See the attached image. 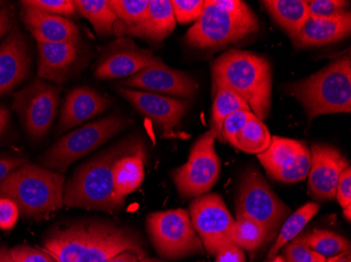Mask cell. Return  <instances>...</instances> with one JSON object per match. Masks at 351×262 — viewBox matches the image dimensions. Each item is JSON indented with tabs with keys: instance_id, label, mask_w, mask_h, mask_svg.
<instances>
[{
	"instance_id": "obj_1",
	"label": "cell",
	"mask_w": 351,
	"mask_h": 262,
	"mask_svg": "<svg viewBox=\"0 0 351 262\" xmlns=\"http://www.w3.org/2000/svg\"><path fill=\"white\" fill-rule=\"evenodd\" d=\"M57 262H108L125 251L145 255L135 232L102 220H77L59 226L45 240Z\"/></svg>"
},
{
	"instance_id": "obj_2",
	"label": "cell",
	"mask_w": 351,
	"mask_h": 262,
	"mask_svg": "<svg viewBox=\"0 0 351 262\" xmlns=\"http://www.w3.org/2000/svg\"><path fill=\"white\" fill-rule=\"evenodd\" d=\"M213 86L232 90L263 122L271 104V68L267 59L247 51L230 50L219 57L212 68Z\"/></svg>"
},
{
	"instance_id": "obj_3",
	"label": "cell",
	"mask_w": 351,
	"mask_h": 262,
	"mask_svg": "<svg viewBox=\"0 0 351 262\" xmlns=\"http://www.w3.org/2000/svg\"><path fill=\"white\" fill-rule=\"evenodd\" d=\"M140 142L132 140L116 144L79 167L63 192V205L71 208L114 211L121 208L125 198L114 185L116 159L137 148Z\"/></svg>"
},
{
	"instance_id": "obj_4",
	"label": "cell",
	"mask_w": 351,
	"mask_h": 262,
	"mask_svg": "<svg viewBox=\"0 0 351 262\" xmlns=\"http://www.w3.org/2000/svg\"><path fill=\"white\" fill-rule=\"evenodd\" d=\"M260 29L257 16L240 0H207L200 18L185 35L187 44L201 50L239 42Z\"/></svg>"
},
{
	"instance_id": "obj_5",
	"label": "cell",
	"mask_w": 351,
	"mask_h": 262,
	"mask_svg": "<svg viewBox=\"0 0 351 262\" xmlns=\"http://www.w3.org/2000/svg\"><path fill=\"white\" fill-rule=\"evenodd\" d=\"M289 90L309 121L322 114H350V56L337 59L313 76L293 82Z\"/></svg>"
},
{
	"instance_id": "obj_6",
	"label": "cell",
	"mask_w": 351,
	"mask_h": 262,
	"mask_svg": "<svg viewBox=\"0 0 351 262\" xmlns=\"http://www.w3.org/2000/svg\"><path fill=\"white\" fill-rule=\"evenodd\" d=\"M63 185L61 173L23 163L0 183V196L13 200L23 215L38 218L62 208Z\"/></svg>"
},
{
	"instance_id": "obj_7",
	"label": "cell",
	"mask_w": 351,
	"mask_h": 262,
	"mask_svg": "<svg viewBox=\"0 0 351 262\" xmlns=\"http://www.w3.org/2000/svg\"><path fill=\"white\" fill-rule=\"evenodd\" d=\"M128 120L117 114L86 124L61 137L45 151L40 159L43 168L62 174L77 159L97 149L115 137L125 126Z\"/></svg>"
},
{
	"instance_id": "obj_8",
	"label": "cell",
	"mask_w": 351,
	"mask_h": 262,
	"mask_svg": "<svg viewBox=\"0 0 351 262\" xmlns=\"http://www.w3.org/2000/svg\"><path fill=\"white\" fill-rule=\"evenodd\" d=\"M237 216L257 222L273 237L291 213L279 196L270 188L261 173L250 169L242 176L236 200Z\"/></svg>"
},
{
	"instance_id": "obj_9",
	"label": "cell",
	"mask_w": 351,
	"mask_h": 262,
	"mask_svg": "<svg viewBox=\"0 0 351 262\" xmlns=\"http://www.w3.org/2000/svg\"><path fill=\"white\" fill-rule=\"evenodd\" d=\"M147 232L158 253L169 259L204 253V246L183 209L161 211L147 216Z\"/></svg>"
},
{
	"instance_id": "obj_10",
	"label": "cell",
	"mask_w": 351,
	"mask_h": 262,
	"mask_svg": "<svg viewBox=\"0 0 351 262\" xmlns=\"http://www.w3.org/2000/svg\"><path fill=\"white\" fill-rule=\"evenodd\" d=\"M215 141L216 137L210 130L201 135L193 145L186 163L171 174L182 198H198L206 194L218 182L221 163L215 149Z\"/></svg>"
},
{
	"instance_id": "obj_11",
	"label": "cell",
	"mask_w": 351,
	"mask_h": 262,
	"mask_svg": "<svg viewBox=\"0 0 351 262\" xmlns=\"http://www.w3.org/2000/svg\"><path fill=\"white\" fill-rule=\"evenodd\" d=\"M189 218L194 230L210 255L232 241L234 220L226 202L217 193H207L195 198L189 208Z\"/></svg>"
},
{
	"instance_id": "obj_12",
	"label": "cell",
	"mask_w": 351,
	"mask_h": 262,
	"mask_svg": "<svg viewBox=\"0 0 351 262\" xmlns=\"http://www.w3.org/2000/svg\"><path fill=\"white\" fill-rule=\"evenodd\" d=\"M60 88L41 79L16 92L13 108L33 139L45 137L56 117Z\"/></svg>"
},
{
	"instance_id": "obj_13",
	"label": "cell",
	"mask_w": 351,
	"mask_h": 262,
	"mask_svg": "<svg viewBox=\"0 0 351 262\" xmlns=\"http://www.w3.org/2000/svg\"><path fill=\"white\" fill-rule=\"evenodd\" d=\"M267 175L283 183H299L308 176L311 151L305 142L273 137L269 147L257 155Z\"/></svg>"
},
{
	"instance_id": "obj_14",
	"label": "cell",
	"mask_w": 351,
	"mask_h": 262,
	"mask_svg": "<svg viewBox=\"0 0 351 262\" xmlns=\"http://www.w3.org/2000/svg\"><path fill=\"white\" fill-rule=\"evenodd\" d=\"M117 92L141 116L159 128L165 137H178L181 121L189 108V101L122 86L117 88Z\"/></svg>"
},
{
	"instance_id": "obj_15",
	"label": "cell",
	"mask_w": 351,
	"mask_h": 262,
	"mask_svg": "<svg viewBox=\"0 0 351 262\" xmlns=\"http://www.w3.org/2000/svg\"><path fill=\"white\" fill-rule=\"evenodd\" d=\"M120 86L140 92L187 100L198 92V83L186 73L169 68L162 61L121 81Z\"/></svg>"
},
{
	"instance_id": "obj_16",
	"label": "cell",
	"mask_w": 351,
	"mask_h": 262,
	"mask_svg": "<svg viewBox=\"0 0 351 262\" xmlns=\"http://www.w3.org/2000/svg\"><path fill=\"white\" fill-rule=\"evenodd\" d=\"M309 151V192L317 200H335L341 173L350 167L348 159L338 149L324 144H313Z\"/></svg>"
},
{
	"instance_id": "obj_17",
	"label": "cell",
	"mask_w": 351,
	"mask_h": 262,
	"mask_svg": "<svg viewBox=\"0 0 351 262\" xmlns=\"http://www.w3.org/2000/svg\"><path fill=\"white\" fill-rule=\"evenodd\" d=\"M160 61L152 51L140 49L131 39H119L104 53L94 75L100 80L125 78Z\"/></svg>"
},
{
	"instance_id": "obj_18",
	"label": "cell",
	"mask_w": 351,
	"mask_h": 262,
	"mask_svg": "<svg viewBox=\"0 0 351 262\" xmlns=\"http://www.w3.org/2000/svg\"><path fill=\"white\" fill-rule=\"evenodd\" d=\"M21 3L23 5L21 19L37 42L78 43L80 40L78 27L70 19L62 16L51 15Z\"/></svg>"
},
{
	"instance_id": "obj_19",
	"label": "cell",
	"mask_w": 351,
	"mask_h": 262,
	"mask_svg": "<svg viewBox=\"0 0 351 262\" xmlns=\"http://www.w3.org/2000/svg\"><path fill=\"white\" fill-rule=\"evenodd\" d=\"M29 64L25 37L19 29H12L0 44V96L11 92L25 80Z\"/></svg>"
},
{
	"instance_id": "obj_20",
	"label": "cell",
	"mask_w": 351,
	"mask_h": 262,
	"mask_svg": "<svg viewBox=\"0 0 351 262\" xmlns=\"http://www.w3.org/2000/svg\"><path fill=\"white\" fill-rule=\"evenodd\" d=\"M110 101L96 90L80 86L66 94L61 109L57 133H61L80 125L108 109Z\"/></svg>"
},
{
	"instance_id": "obj_21",
	"label": "cell",
	"mask_w": 351,
	"mask_h": 262,
	"mask_svg": "<svg viewBox=\"0 0 351 262\" xmlns=\"http://www.w3.org/2000/svg\"><path fill=\"white\" fill-rule=\"evenodd\" d=\"M350 31L351 13L349 11L328 18L309 17L293 44L298 47L330 44L346 38Z\"/></svg>"
},
{
	"instance_id": "obj_22",
	"label": "cell",
	"mask_w": 351,
	"mask_h": 262,
	"mask_svg": "<svg viewBox=\"0 0 351 262\" xmlns=\"http://www.w3.org/2000/svg\"><path fill=\"white\" fill-rule=\"evenodd\" d=\"M38 43V76L61 84L78 57L77 43Z\"/></svg>"
},
{
	"instance_id": "obj_23",
	"label": "cell",
	"mask_w": 351,
	"mask_h": 262,
	"mask_svg": "<svg viewBox=\"0 0 351 262\" xmlns=\"http://www.w3.org/2000/svg\"><path fill=\"white\" fill-rule=\"evenodd\" d=\"M113 175L116 191L122 198L141 186L145 179V147L142 144L116 159Z\"/></svg>"
},
{
	"instance_id": "obj_24",
	"label": "cell",
	"mask_w": 351,
	"mask_h": 262,
	"mask_svg": "<svg viewBox=\"0 0 351 262\" xmlns=\"http://www.w3.org/2000/svg\"><path fill=\"white\" fill-rule=\"evenodd\" d=\"M265 9L274 21L295 41L309 18V10L305 0H263Z\"/></svg>"
},
{
	"instance_id": "obj_25",
	"label": "cell",
	"mask_w": 351,
	"mask_h": 262,
	"mask_svg": "<svg viewBox=\"0 0 351 262\" xmlns=\"http://www.w3.org/2000/svg\"><path fill=\"white\" fill-rule=\"evenodd\" d=\"M175 27L176 19L171 0H151L137 37L152 42H161L173 33Z\"/></svg>"
},
{
	"instance_id": "obj_26",
	"label": "cell",
	"mask_w": 351,
	"mask_h": 262,
	"mask_svg": "<svg viewBox=\"0 0 351 262\" xmlns=\"http://www.w3.org/2000/svg\"><path fill=\"white\" fill-rule=\"evenodd\" d=\"M75 9L88 19L99 36L113 34L114 25L118 21L115 12L108 0H75Z\"/></svg>"
},
{
	"instance_id": "obj_27",
	"label": "cell",
	"mask_w": 351,
	"mask_h": 262,
	"mask_svg": "<svg viewBox=\"0 0 351 262\" xmlns=\"http://www.w3.org/2000/svg\"><path fill=\"white\" fill-rule=\"evenodd\" d=\"M320 208L321 207L315 202H306V204L300 207L289 218H286L285 222L282 224L281 228H280V232L278 234L275 244L268 252L267 260L275 258L278 255V252L282 248L285 247L289 241L298 237L299 234L303 231V228L311 222V218L319 212Z\"/></svg>"
},
{
	"instance_id": "obj_28",
	"label": "cell",
	"mask_w": 351,
	"mask_h": 262,
	"mask_svg": "<svg viewBox=\"0 0 351 262\" xmlns=\"http://www.w3.org/2000/svg\"><path fill=\"white\" fill-rule=\"evenodd\" d=\"M214 92L215 100L213 104L210 131L216 139H220L223 122L234 112L239 110H250V108L242 98L228 88H216Z\"/></svg>"
},
{
	"instance_id": "obj_29",
	"label": "cell",
	"mask_w": 351,
	"mask_h": 262,
	"mask_svg": "<svg viewBox=\"0 0 351 262\" xmlns=\"http://www.w3.org/2000/svg\"><path fill=\"white\" fill-rule=\"evenodd\" d=\"M307 247L323 257L332 258L340 254L350 253V241L335 232L315 230L298 236Z\"/></svg>"
},
{
	"instance_id": "obj_30",
	"label": "cell",
	"mask_w": 351,
	"mask_h": 262,
	"mask_svg": "<svg viewBox=\"0 0 351 262\" xmlns=\"http://www.w3.org/2000/svg\"><path fill=\"white\" fill-rule=\"evenodd\" d=\"M271 135L263 122L257 117L248 121L234 139L236 148L250 155H260L269 147Z\"/></svg>"
},
{
	"instance_id": "obj_31",
	"label": "cell",
	"mask_w": 351,
	"mask_h": 262,
	"mask_svg": "<svg viewBox=\"0 0 351 262\" xmlns=\"http://www.w3.org/2000/svg\"><path fill=\"white\" fill-rule=\"evenodd\" d=\"M149 0H110V7L115 12L118 21L125 23V33L137 37L147 16Z\"/></svg>"
},
{
	"instance_id": "obj_32",
	"label": "cell",
	"mask_w": 351,
	"mask_h": 262,
	"mask_svg": "<svg viewBox=\"0 0 351 262\" xmlns=\"http://www.w3.org/2000/svg\"><path fill=\"white\" fill-rule=\"evenodd\" d=\"M266 239L265 231L257 222L245 216H237L232 231V241L236 246L242 250L254 251Z\"/></svg>"
},
{
	"instance_id": "obj_33",
	"label": "cell",
	"mask_w": 351,
	"mask_h": 262,
	"mask_svg": "<svg viewBox=\"0 0 351 262\" xmlns=\"http://www.w3.org/2000/svg\"><path fill=\"white\" fill-rule=\"evenodd\" d=\"M176 23L181 25L197 21L202 15L204 0H171Z\"/></svg>"
},
{
	"instance_id": "obj_34",
	"label": "cell",
	"mask_w": 351,
	"mask_h": 262,
	"mask_svg": "<svg viewBox=\"0 0 351 262\" xmlns=\"http://www.w3.org/2000/svg\"><path fill=\"white\" fill-rule=\"evenodd\" d=\"M349 1L344 0H311L307 1L309 17L313 18H328L346 12Z\"/></svg>"
},
{
	"instance_id": "obj_35",
	"label": "cell",
	"mask_w": 351,
	"mask_h": 262,
	"mask_svg": "<svg viewBox=\"0 0 351 262\" xmlns=\"http://www.w3.org/2000/svg\"><path fill=\"white\" fill-rule=\"evenodd\" d=\"M21 3L38 11L51 15L62 16L66 18L74 15L76 12L73 0H27Z\"/></svg>"
},
{
	"instance_id": "obj_36",
	"label": "cell",
	"mask_w": 351,
	"mask_h": 262,
	"mask_svg": "<svg viewBox=\"0 0 351 262\" xmlns=\"http://www.w3.org/2000/svg\"><path fill=\"white\" fill-rule=\"evenodd\" d=\"M256 118L250 110H239L230 114V117L223 122L222 130H221L220 139L228 142L234 146V139L239 131L244 127L250 120Z\"/></svg>"
},
{
	"instance_id": "obj_37",
	"label": "cell",
	"mask_w": 351,
	"mask_h": 262,
	"mask_svg": "<svg viewBox=\"0 0 351 262\" xmlns=\"http://www.w3.org/2000/svg\"><path fill=\"white\" fill-rule=\"evenodd\" d=\"M315 255L304 242L295 237L286 246L283 257L286 262H313Z\"/></svg>"
},
{
	"instance_id": "obj_38",
	"label": "cell",
	"mask_w": 351,
	"mask_h": 262,
	"mask_svg": "<svg viewBox=\"0 0 351 262\" xmlns=\"http://www.w3.org/2000/svg\"><path fill=\"white\" fill-rule=\"evenodd\" d=\"M10 254L15 262H57L47 252L40 251L29 246H19L10 249Z\"/></svg>"
},
{
	"instance_id": "obj_39",
	"label": "cell",
	"mask_w": 351,
	"mask_h": 262,
	"mask_svg": "<svg viewBox=\"0 0 351 262\" xmlns=\"http://www.w3.org/2000/svg\"><path fill=\"white\" fill-rule=\"evenodd\" d=\"M19 206L10 198H0V228L11 230L19 216Z\"/></svg>"
},
{
	"instance_id": "obj_40",
	"label": "cell",
	"mask_w": 351,
	"mask_h": 262,
	"mask_svg": "<svg viewBox=\"0 0 351 262\" xmlns=\"http://www.w3.org/2000/svg\"><path fill=\"white\" fill-rule=\"evenodd\" d=\"M336 198L343 209L351 207V169H345L341 173L337 186Z\"/></svg>"
},
{
	"instance_id": "obj_41",
	"label": "cell",
	"mask_w": 351,
	"mask_h": 262,
	"mask_svg": "<svg viewBox=\"0 0 351 262\" xmlns=\"http://www.w3.org/2000/svg\"><path fill=\"white\" fill-rule=\"evenodd\" d=\"M245 254L241 248L234 244H226L219 250L216 255V262H245Z\"/></svg>"
},
{
	"instance_id": "obj_42",
	"label": "cell",
	"mask_w": 351,
	"mask_h": 262,
	"mask_svg": "<svg viewBox=\"0 0 351 262\" xmlns=\"http://www.w3.org/2000/svg\"><path fill=\"white\" fill-rule=\"evenodd\" d=\"M25 163V161L21 159H13V157H8V159H0V183L3 179L13 172L15 169L21 167Z\"/></svg>"
},
{
	"instance_id": "obj_43",
	"label": "cell",
	"mask_w": 351,
	"mask_h": 262,
	"mask_svg": "<svg viewBox=\"0 0 351 262\" xmlns=\"http://www.w3.org/2000/svg\"><path fill=\"white\" fill-rule=\"evenodd\" d=\"M13 13L9 7L0 9V38L5 36L13 27Z\"/></svg>"
},
{
	"instance_id": "obj_44",
	"label": "cell",
	"mask_w": 351,
	"mask_h": 262,
	"mask_svg": "<svg viewBox=\"0 0 351 262\" xmlns=\"http://www.w3.org/2000/svg\"><path fill=\"white\" fill-rule=\"evenodd\" d=\"M140 256L134 251H125L110 258L108 262H139Z\"/></svg>"
},
{
	"instance_id": "obj_45",
	"label": "cell",
	"mask_w": 351,
	"mask_h": 262,
	"mask_svg": "<svg viewBox=\"0 0 351 262\" xmlns=\"http://www.w3.org/2000/svg\"><path fill=\"white\" fill-rule=\"evenodd\" d=\"M9 118V112L5 107L0 106V137L3 135L5 128H7Z\"/></svg>"
},
{
	"instance_id": "obj_46",
	"label": "cell",
	"mask_w": 351,
	"mask_h": 262,
	"mask_svg": "<svg viewBox=\"0 0 351 262\" xmlns=\"http://www.w3.org/2000/svg\"><path fill=\"white\" fill-rule=\"evenodd\" d=\"M0 262H15L7 248L0 247Z\"/></svg>"
},
{
	"instance_id": "obj_47",
	"label": "cell",
	"mask_w": 351,
	"mask_h": 262,
	"mask_svg": "<svg viewBox=\"0 0 351 262\" xmlns=\"http://www.w3.org/2000/svg\"><path fill=\"white\" fill-rule=\"evenodd\" d=\"M333 262H351L350 253L340 254Z\"/></svg>"
},
{
	"instance_id": "obj_48",
	"label": "cell",
	"mask_w": 351,
	"mask_h": 262,
	"mask_svg": "<svg viewBox=\"0 0 351 262\" xmlns=\"http://www.w3.org/2000/svg\"><path fill=\"white\" fill-rule=\"evenodd\" d=\"M344 216L346 218V220L348 222H350L351 220V207H348V208L344 209Z\"/></svg>"
},
{
	"instance_id": "obj_49",
	"label": "cell",
	"mask_w": 351,
	"mask_h": 262,
	"mask_svg": "<svg viewBox=\"0 0 351 262\" xmlns=\"http://www.w3.org/2000/svg\"><path fill=\"white\" fill-rule=\"evenodd\" d=\"M266 262H286L285 259H284L283 256H276L275 258H273L271 260H267Z\"/></svg>"
},
{
	"instance_id": "obj_50",
	"label": "cell",
	"mask_w": 351,
	"mask_h": 262,
	"mask_svg": "<svg viewBox=\"0 0 351 262\" xmlns=\"http://www.w3.org/2000/svg\"><path fill=\"white\" fill-rule=\"evenodd\" d=\"M313 262H326V258L323 257V256L319 255V254H317Z\"/></svg>"
},
{
	"instance_id": "obj_51",
	"label": "cell",
	"mask_w": 351,
	"mask_h": 262,
	"mask_svg": "<svg viewBox=\"0 0 351 262\" xmlns=\"http://www.w3.org/2000/svg\"><path fill=\"white\" fill-rule=\"evenodd\" d=\"M140 262H158L157 260L151 259V258H147V259H143Z\"/></svg>"
},
{
	"instance_id": "obj_52",
	"label": "cell",
	"mask_w": 351,
	"mask_h": 262,
	"mask_svg": "<svg viewBox=\"0 0 351 262\" xmlns=\"http://www.w3.org/2000/svg\"><path fill=\"white\" fill-rule=\"evenodd\" d=\"M336 258H337V256H336V257L328 258V259H326V262H333V261H335V259H336Z\"/></svg>"
},
{
	"instance_id": "obj_53",
	"label": "cell",
	"mask_w": 351,
	"mask_h": 262,
	"mask_svg": "<svg viewBox=\"0 0 351 262\" xmlns=\"http://www.w3.org/2000/svg\"><path fill=\"white\" fill-rule=\"evenodd\" d=\"M3 5V1H0V7H1V5Z\"/></svg>"
},
{
	"instance_id": "obj_54",
	"label": "cell",
	"mask_w": 351,
	"mask_h": 262,
	"mask_svg": "<svg viewBox=\"0 0 351 262\" xmlns=\"http://www.w3.org/2000/svg\"><path fill=\"white\" fill-rule=\"evenodd\" d=\"M266 261H267V260H266ZM266 261H264V262H266Z\"/></svg>"
}]
</instances>
